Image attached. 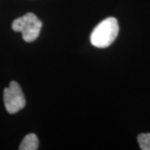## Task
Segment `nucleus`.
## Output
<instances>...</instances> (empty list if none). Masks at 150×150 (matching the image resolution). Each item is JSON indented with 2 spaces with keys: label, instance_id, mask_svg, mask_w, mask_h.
Masks as SVG:
<instances>
[{
  "label": "nucleus",
  "instance_id": "3",
  "mask_svg": "<svg viewBox=\"0 0 150 150\" xmlns=\"http://www.w3.org/2000/svg\"><path fill=\"white\" fill-rule=\"evenodd\" d=\"M4 101L6 110L11 114L16 113L25 107L26 101L20 85L16 81H12L4 90Z\"/></svg>",
  "mask_w": 150,
  "mask_h": 150
},
{
  "label": "nucleus",
  "instance_id": "5",
  "mask_svg": "<svg viewBox=\"0 0 150 150\" xmlns=\"http://www.w3.org/2000/svg\"><path fill=\"white\" fill-rule=\"evenodd\" d=\"M138 142L142 150H150V134H141L138 137Z\"/></svg>",
  "mask_w": 150,
  "mask_h": 150
},
{
  "label": "nucleus",
  "instance_id": "2",
  "mask_svg": "<svg viewBox=\"0 0 150 150\" xmlns=\"http://www.w3.org/2000/svg\"><path fill=\"white\" fill-rule=\"evenodd\" d=\"M42 27L43 23L33 13H28L25 15L18 18L12 23L13 30L22 33L23 40L28 43L37 39Z\"/></svg>",
  "mask_w": 150,
  "mask_h": 150
},
{
  "label": "nucleus",
  "instance_id": "4",
  "mask_svg": "<svg viewBox=\"0 0 150 150\" xmlns=\"http://www.w3.org/2000/svg\"><path fill=\"white\" fill-rule=\"evenodd\" d=\"M38 149V139L34 134H27L22 140L19 150H37Z\"/></svg>",
  "mask_w": 150,
  "mask_h": 150
},
{
  "label": "nucleus",
  "instance_id": "1",
  "mask_svg": "<svg viewBox=\"0 0 150 150\" xmlns=\"http://www.w3.org/2000/svg\"><path fill=\"white\" fill-rule=\"evenodd\" d=\"M119 32L118 20L115 18L109 17L100 22L90 35V42L97 48H107L110 46Z\"/></svg>",
  "mask_w": 150,
  "mask_h": 150
}]
</instances>
